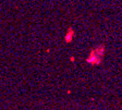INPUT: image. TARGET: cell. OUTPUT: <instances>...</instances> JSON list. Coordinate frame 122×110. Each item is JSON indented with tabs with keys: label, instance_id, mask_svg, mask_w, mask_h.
<instances>
[{
	"label": "cell",
	"instance_id": "obj_1",
	"mask_svg": "<svg viewBox=\"0 0 122 110\" xmlns=\"http://www.w3.org/2000/svg\"><path fill=\"white\" fill-rule=\"evenodd\" d=\"M104 54H105V47L104 46H99L97 48L93 49L91 52V55L88 56L87 58V62L89 64H97L98 65L102 60V57H104Z\"/></svg>",
	"mask_w": 122,
	"mask_h": 110
},
{
	"label": "cell",
	"instance_id": "obj_2",
	"mask_svg": "<svg viewBox=\"0 0 122 110\" xmlns=\"http://www.w3.org/2000/svg\"><path fill=\"white\" fill-rule=\"evenodd\" d=\"M73 35H74L73 30H72V28H69L68 34H66V43H70V41L73 39Z\"/></svg>",
	"mask_w": 122,
	"mask_h": 110
}]
</instances>
